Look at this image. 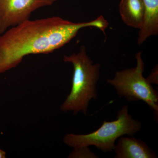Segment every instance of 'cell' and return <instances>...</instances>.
Masks as SVG:
<instances>
[{"mask_svg": "<svg viewBox=\"0 0 158 158\" xmlns=\"http://www.w3.org/2000/svg\"><path fill=\"white\" fill-rule=\"evenodd\" d=\"M109 23L102 15L87 22L74 23L58 16L27 20L7 30L0 37V73L16 67L26 56L48 54L61 48L84 28L102 32Z\"/></svg>", "mask_w": 158, "mask_h": 158, "instance_id": "obj_1", "label": "cell"}, {"mask_svg": "<svg viewBox=\"0 0 158 158\" xmlns=\"http://www.w3.org/2000/svg\"><path fill=\"white\" fill-rule=\"evenodd\" d=\"M63 61L72 63L73 77L70 93L60 107L62 112H72L74 115L82 113L87 115L90 100L98 98L97 84L100 76L101 65L94 63L81 46L77 53L63 57Z\"/></svg>", "mask_w": 158, "mask_h": 158, "instance_id": "obj_2", "label": "cell"}, {"mask_svg": "<svg viewBox=\"0 0 158 158\" xmlns=\"http://www.w3.org/2000/svg\"><path fill=\"white\" fill-rule=\"evenodd\" d=\"M141 123L130 115L128 106H124L117 112L116 120H104L100 127L89 134H66L63 141L67 146L74 148L94 146L103 152L107 153L113 151L118 138L134 135L141 130Z\"/></svg>", "mask_w": 158, "mask_h": 158, "instance_id": "obj_3", "label": "cell"}, {"mask_svg": "<svg viewBox=\"0 0 158 158\" xmlns=\"http://www.w3.org/2000/svg\"><path fill=\"white\" fill-rule=\"evenodd\" d=\"M135 59L137 64L135 67L116 71L115 77L108 79L107 83L116 89L119 97L129 102L143 101L157 116L158 91L143 75L144 63L141 52L137 53Z\"/></svg>", "mask_w": 158, "mask_h": 158, "instance_id": "obj_4", "label": "cell"}, {"mask_svg": "<svg viewBox=\"0 0 158 158\" xmlns=\"http://www.w3.org/2000/svg\"><path fill=\"white\" fill-rule=\"evenodd\" d=\"M52 4L48 0H0V34L30 19L35 10Z\"/></svg>", "mask_w": 158, "mask_h": 158, "instance_id": "obj_5", "label": "cell"}, {"mask_svg": "<svg viewBox=\"0 0 158 158\" xmlns=\"http://www.w3.org/2000/svg\"><path fill=\"white\" fill-rule=\"evenodd\" d=\"M113 150L115 158H156V155L144 141L133 136L118 138Z\"/></svg>", "mask_w": 158, "mask_h": 158, "instance_id": "obj_6", "label": "cell"}, {"mask_svg": "<svg viewBox=\"0 0 158 158\" xmlns=\"http://www.w3.org/2000/svg\"><path fill=\"white\" fill-rule=\"evenodd\" d=\"M118 10L123 22L140 30L144 22L145 9L142 0H120Z\"/></svg>", "mask_w": 158, "mask_h": 158, "instance_id": "obj_7", "label": "cell"}, {"mask_svg": "<svg viewBox=\"0 0 158 158\" xmlns=\"http://www.w3.org/2000/svg\"><path fill=\"white\" fill-rule=\"evenodd\" d=\"M145 9L144 23L138 33L137 43L141 45L158 34V0H142Z\"/></svg>", "mask_w": 158, "mask_h": 158, "instance_id": "obj_8", "label": "cell"}, {"mask_svg": "<svg viewBox=\"0 0 158 158\" xmlns=\"http://www.w3.org/2000/svg\"><path fill=\"white\" fill-rule=\"evenodd\" d=\"M68 158H97L98 157L90 150L88 147L74 148Z\"/></svg>", "mask_w": 158, "mask_h": 158, "instance_id": "obj_9", "label": "cell"}, {"mask_svg": "<svg viewBox=\"0 0 158 158\" xmlns=\"http://www.w3.org/2000/svg\"><path fill=\"white\" fill-rule=\"evenodd\" d=\"M146 80L150 84L158 85V65L153 69L152 71L149 75Z\"/></svg>", "mask_w": 158, "mask_h": 158, "instance_id": "obj_10", "label": "cell"}, {"mask_svg": "<svg viewBox=\"0 0 158 158\" xmlns=\"http://www.w3.org/2000/svg\"><path fill=\"white\" fill-rule=\"evenodd\" d=\"M6 152L5 151L0 149V158H6Z\"/></svg>", "mask_w": 158, "mask_h": 158, "instance_id": "obj_11", "label": "cell"}, {"mask_svg": "<svg viewBox=\"0 0 158 158\" xmlns=\"http://www.w3.org/2000/svg\"><path fill=\"white\" fill-rule=\"evenodd\" d=\"M50 2H51L52 4H53L55 2H56V0H48Z\"/></svg>", "mask_w": 158, "mask_h": 158, "instance_id": "obj_12", "label": "cell"}]
</instances>
